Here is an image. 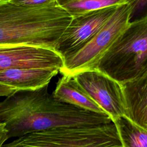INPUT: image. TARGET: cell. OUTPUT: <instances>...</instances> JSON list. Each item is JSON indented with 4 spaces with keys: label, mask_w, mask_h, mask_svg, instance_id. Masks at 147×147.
I'll list each match as a JSON object with an SVG mask.
<instances>
[{
    "label": "cell",
    "mask_w": 147,
    "mask_h": 147,
    "mask_svg": "<svg viewBox=\"0 0 147 147\" xmlns=\"http://www.w3.org/2000/svg\"><path fill=\"white\" fill-rule=\"evenodd\" d=\"M48 86L35 90L16 91L0 102V123L5 124L9 139L56 127L113 122L107 114L57 99L49 93Z\"/></svg>",
    "instance_id": "cell-1"
},
{
    "label": "cell",
    "mask_w": 147,
    "mask_h": 147,
    "mask_svg": "<svg viewBox=\"0 0 147 147\" xmlns=\"http://www.w3.org/2000/svg\"><path fill=\"white\" fill-rule=\"evenodd\" d=\"M72 19L56 2L25 6L0 2V45H30L54 48Z\"/></svg>",
    "instance_id": "cell-2"
},
{
    "label": "cell",
    "mask_w": 147,
    "mask_h": 147,
    "mask_svg": "<svg viewBox=\"0 0 147 147\" xmlns=\"http://www.w3.org/2000/svg\"><path fill=\"white\" fill-rule=\"evenodd\" d=\"M95 69L120 83L147 74V16L130 22Z\"/></svg>",
    "instance_id": "cell-3"
},
{
    "label": "cell",
    "mask_w": 147,
    "mask_h": 147,
    "mask_svg": "<svg viewBox=\"0 0 147 147\" xmlns=\"http://www.w3.org/2000/svg\"><path fill=\"white\" fill-rule=\"evenodd\" d=\"M2 147H123L115 124L67 126L26 134Z\"/></svg>",
    "instance_id": "cell-4"
},
{
    "label": "cell",
    "mask_w": 147,
    "mask_h": 147,
    "mask_svg": "<svg viewBox=\"0 0 147 147\" xmlns=\"http://www.w3.org/2000/svg\"><path fill=\"white\" fill-rule=\"evenodd\" d=\"M131 11L130 2L118 5L94 36L79 49L63 58V65L59 72L62 75H73L95 69L100 59L129 25Z\"/></svg>",
    "instance_id": "cell-5"
},
{
    "label": "cell",
    "mask_w": 147,
    "mask_h": 147,
    "mask_svg": "<svg viewBox=\"0 0 147 147\" xmlns=\"http://www.w3.org/2000/svg\"><path fill=\"white\" fill-rule=\"evenodd\" d=\"M71 76L80 88L105 111L113 122L124 117L126 107L122 83L96 69Z\"/></svg>",
    "instance_id": "cell-6"
},
{
    "label": "cell",
    "mask_w": 147,
    "mask_h": 147,
    "mask_svg": "<svg viewBox=\"0 0 147 147\" xmlns=\"http://www.w3.org/2000/svg\"><path fill=\"white\" fill-rule=\"evenodd\" d=\"M118 6L95 10L72 17L57 40L55 50L64 58L79 49L102 28Z\"/></svg>",
    "instance_id": "cell-7"
},
{
    "label": "cell",
    "mask_w": 147,
    "mask_h": 147,
    "mask_svg": "<svg viewBox=\"0 0 147 147\" xmlns=\"http://www.w3.org/2000/svg\"><path fill=\"white\" fill-rule=\"evenodd\" d=\"M63 57L54 48L30 45H0V71L10 68H56Z\"/></svg>",
    "instance_id": "cell-8"
},
{
    "label": "cell",
    "mask_w": 147,
    "mask_h": 147,
    "mask_svg": "<svg viewBox=\"0 0 147 147\" xmlns=\"http://www.w3.org/2000/svg\"><path fill=\"white\" fill-rule=\"evenodd\" d=\"M122 84L126 107L124 117L147 130V74Z\"/></svg>",
    "instance_id": "cell-9"
},
{
    "label": "cell",
    "mask_w": 147,
    "mask_h": 147,
    "mask_svg": "<svg viewBox=\"0 0 147 147\" xmlns=\"http://www.w3.org/2000/svg\"><path fill=\"white\" fill-rule=\"evenodd\" d=\"M59 72L56 68H10L0 71V83L18 91H31L48 85Z\"/></svg>",
    "instance_id": "cell-10"
},
{
    "label": "cell",
    "mask_w": 147,
    "mask_h": 147,
    "mask_svg": "<svg viewBox=\"0 0 147 147\" xmlns=\"http://www.w3.org/2000/svg\"><path fill=\"white\" fill-rule=\"evenodd\" d=\"M52 95L61 102L90 111L107 114L98 105L80 88L71 75H63L57 83Z\"/></svg>",
    "instance_id": "cell-11"
},
{
    "label": "cell",
    "mask_w": 147,
    "mask_h": 147,
    "mask_svg": "<svg viewBox=\"0 0 147 147\" xmlns=\"http://www.w3.org/2000/svg\"><path fill=\"white\" fill-rule=\"evenodd\" d=\"M113 122L117 126L123 147H147V130L124 117Z\"/></svg>",
    "instance_id": "cell-12"
},
{
    "label": "cell",
    "mask_w": 147,
    "mask_h": 147,
    "mask_svg": "<svg viewBox=\"0 0 147 147\" xmlns=\"http://www.w3.org/2000/svg\"><path fill=\"white\" fill-rule=\"evenodd\" d=\"M130 0H56V3L72 17L107 7L118 6Z\"/></svg>",
    "instance_id": "cell-13"
},
{
    "label": "cell",
    "mask_w": 147,
    "mask_h": 147,
    "mask_svg": "<svg viewBox=\"0 0 147 147\" xmlns=\"http://www.w3.org/2000/svg\"><path fill=\"white\" fill-rule=\"evenodd\" d=\"M132 6L130 22L146 16L147 0H130Z\"/></svg>",
    "instance_id": "cell-14"
},
{
    "label": "cell",
    "mask_w": 147,
    "mask_h": 147,
    "mask_svg": "<svg viewBox=\"0 0 147 147\" xmlns=\"http://www.w3.org/2000/svg\"><path fill=\"white\" fill-rule=\"evenodd\" d=\"M11 3L25 6H41L56 2V0H10Z\"/></svg>",
    "instance_id": "cell-15"
},
{
    "label": "cell",
    "mask_w": 147,
    "mask_h": 147,
    "mask_svg": "<svg viewBox=\"0 0 147 147\" xmlns=\"http://www.w3.org/2000/svg\"><path fill=\"white\" fill-rule=\"evenodd\" d=\"M16 91L17 90L14 88L7 85H5L4 84L0 83V97H6Z\"/></svg>",
    "instance_id": "cell-16"
},
{
    "label": "cell",
    "mask_w": 147,
    "mask_h": 147,
    "mask_svg": "<svg viewBox=\"0 0 147 147\" xmlns=\"http://www.w3.org/2000/svg\"><path fill=\"white\" fill-rule=\"evenodd\" d=\"M7 140H9V138L7 131L5 128V124L0 123V147H2Z\"/></svg>",
    "instance_id": "cell-17"
},
{
    "label": "cell",
    "mask_w": 147,
    "mask_h": 147,
    "mask_svg": "<svg viewBox=\"0 0 147 147\" xmlns=\"http://www.w3.org/2000/svg\"><path fill=\"white\" fill-rule=\"evenodd\" d=\"M10 0H0V2H7L10 1Z\"/></svg>",
    "instance_id": "cell-18"
}]
</instances>
